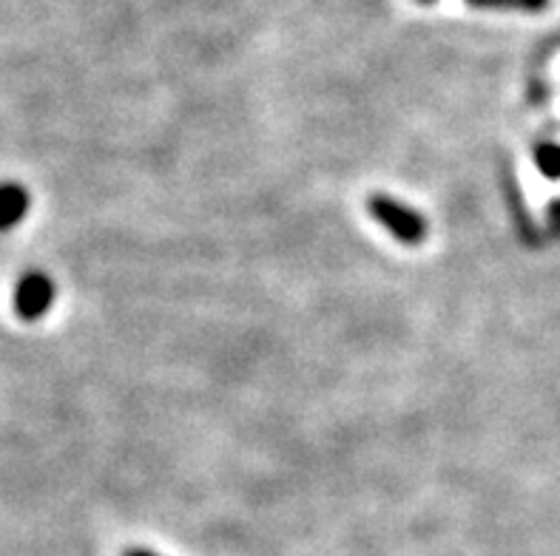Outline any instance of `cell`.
<instances>
[{
	"label": "cell",
	"instance_id": "obj_1",
	"mask_svg": "<svg viewBox=\"0 0 560 556\" xmlns=\"http://www.w3.org/2000/svg\"><path fill=\"white\" fill-rule=\"evenodd\" d=\"M370 216L376 218L378 225L387 227L396 241L407 247H416L427 239V218L419 211H412L410 204L398 202L390 197H370L368 199Z\"/></svg>",
	"mask_w": 560,
	"mask_h": 556
},
{
	"label": "cell",
	"instance_id": "obj_3",
	"mask_svg": "<svg viewBox=\"0 0 560 556\" xmlns=\"http://www.w3.org/2000/svg\"><path fill=\"white\" fill-rule=\"evenodd\" d=\"M28 211V193L21 182L0 185V233L12 230Z\"/></svg>",
	"mask_w": 560,
	"mask_h": 556
},
{
	"label": "cell",
	"instance_id": "obj_4",
	"mask_svg": "<svg viewBox=\"0 0 560 556\" xmlns=\"http://www.w3.org/2000/svg\"><path fill=\"white\" fill-rule=\"evenodd\" d=\"M122 556H154V554H151V551H145V548H131V551H126Z\"/></svg>",
	"mask_w": 560,
	"mask_h": 556
},
{
	"label": "cell",
	"instance_id": "obj_2",
	"mask_svg": "<svg viewBox=\"0 0 560 556\" xmlns=\"http://www.w3.org/2000/svg\"><path fill=\"white\" fill-rule=\"evenodd\" d=\"M55 301V284L46 273H26L14 289V312L23 321H37Z\"/></svg>",
	"mask_w": 560,
	"mask_h": 556
}]
</instances>
